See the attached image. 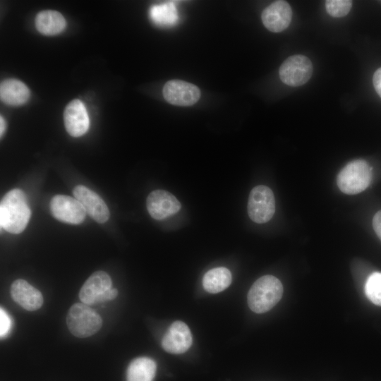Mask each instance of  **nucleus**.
<instances>
[{
  "instance_id": "obj_7",
  "label": "nucleus",
  "mask_w": 381,
  "mask_h": 381,
  "mask_svg": "<svg viewBox=\"0 0 381 381\" xmlns=\"http://www.w3.org/2000/svg\"><path fill=\"white\" fill-rule=\"evenodd\" d=\"M49 208L56 219L71 224L82 223L86 215L82 204L75 198L66 195H54L50 200Z\"/></svg>"
},
{
  "instance_id": "obj_5",
  "label": "nucleus",
  "mask_w": 381,
  "mask_h": 381,
  "mask_svg": "<svg viewBox=\"0 0 381 381\" xmlns=\"http://www.w3.org/2000/svg\"><path fill=\"white\" fill-rule=\"evenodd\" d=\"M248 214L252 221L263 224L270 221L275 212V199L272 190L267 186L254 187L248 201Z\"/></svg>"
},
{
  "instance_id": "obj_8",
  "label": "nucleus",
  "mask_w": 381,
  "mask_h": 381,
  "mask_svg": "<svg viewBox=\"0 0 381 381\" xmlns=\"http://www.w3.org/2000/svg\"><path fill=\"white\" fill-rule=\"evenodd\" d=\"M162 95L165 100L172 105L189 107L200 99L201 92L198 87L193 83L171 80L164 84Z\"/></svg>"
},
{
  "instance_id": "obj_6",
  "label": "nucleus",
  "mask_w": 381,
  "mask_h": 381,
  "mask_svg": "<svg viewBox=\"0 0 381 381\" xmlns=\"http://www.w3.org/2000/svg\"><path fill=\"white\" fill-rule=\"evenodd\" d=\"M313 64L306 56L295 54L288 57L280 66L279 74L281 80L292 87L306 83L313 74Z\"/></svg>"
},
{
  "instance_id": "obj_12",
  "label": "nucleus",
  "mask_w": 381,
  "mask_h": 381,
  "mask_svg": "<svg viewBox=\"0 0 381 381\" xmlns=\"http://www.w3.org/2000/svg\"><path fill=\"white\" fill-rule=\"evenodd\" d=\"M261 18L267 30L279 32L289 27L292 19V10L288 2L275 1L263 10Z\"/></svg>"
},
{
  "instance_id": "obj_20",
  "label": "nucleus",
  "mask_w": 381,
  "mask_h": 381,
  "mask_svg": "<svg viewBox=\"0 0 381 381\" xmlns=\"http://www.w3.org/2000/svg\"><path fill=\"white\" fill-rule=\"evenodd\" d=\"M150 17L155 24L163 27L172 26L178 20L177 11L171 1L153 5Z\"/></svg>"
},
{
  "instance_id": "obj_15",
  "label": "nucleus",
  "mask_w": 381,
  "mask_h": 381,
  "mask_svg": "<svg viewBox=\"0 0 381 381\" xmlns=\"http://www.w3.org/2000/svg\"><path fill=\"white\" fill-rule=\"evenodd\" d=\"M10 294L16 303L28 311L38 310L43 304L41 292L22 279L12 283Z\"/></svg>"
},
{
  "instance_id": "obj_17",
  "label": "nucleus",
  "mask_w": 381,
  "mask_h": 381,
  "mask_svg": "<svg viewBox=\"0 0 381 381\" xmlns=\"http://www.w3.org/2000/svg\"><path fill=\"white\" fill-rule=\"evenodd\" d=\"M35 23L37 30L45 35L59 34L66 26V21L61 13L53 10H44L38 13Z\"/></svg>"
},
{
  "instance_id": "obj_14",
  "label": "nucleus",
  "mask_w": 381,
  "mask_h": 381,
  "mask_svg": "<svg viewBox=\"0 0 381 381\" xmlns=\"http://www.w3.org/2000/svg\"><path fill=\"white\" fill-rule=\"evenodd\" d=\"M111 289V279L104 271L92 273L82 286L79 291V298L82 303L87 305L97 303L99 298Z\"/></svg>"
},
{
  "instance_id": "obj_24",
  "label": "nucleus",
  "mask_w": 381,
  "mask_h": 381,
  "mask_svg": "<svg viewBox=\"0 0 381 381\" xmlns=\"http://www.w3.org/2000/svg\"><path fill=\"white\" fill-rule=\"evenodd\" d=\"M373 226L375 232L381 241V210L376 212L373 219Z\"/></svg>"
},
{
  "instance_id": "obj_3",
  "label": "nucleus",
  "mask_w": 381,
  "mask_h": 381,
  "mask_svg": "<svg viewBox=\"0 0 381 381\" xmlns=\"http://www.w3.org/2000/svg\"><path fill=\"white\" fill-rule=\"evenodd\" d=\"M372 169L363 159L349 162L337 175V183L341 192L348 195L358 194L365 190L372 181Z\"/></svg>"
},
{
  "instance_id": "obj_13",
  "label": "nucleus",
  "mask_w": 381,
  "mask_h": 381,
  "mask_svg": "<svg viewBox=\"0 0 381 381\" xmlns=\"http://www.w3.org/2000/svg\"><path fill=\"white\" fill-rule=\"evenodd\" d=\"M66 131L73 137L84 135L89 128V116L83 103L78 99L70 102L64 112Z\"/></svg>"
},
{
  "instance_id": "obj_21",
  "label": "nucleus",
  "mask_w": 381,
  "mask_h": 381,
  "mask_svg": "<svg viewBox=\"0 0 381 381\" xmlns=\"http://www.w3.org/2000/svg\"><path fill=\"white\" fill-rule=\"evenodd\" d=\"M364 291L372 303L381 306V272H375L368 277Z\"/></svg>"
},
{
  "instance_id": "obj_25",
  "label": "nucleus",
  "mask_w": 381,
  "mask_h": 381,
  "mask_svg": "<svg viewBox=\"0 0 381 381\" xmlns=\"http://www.w3.org/2000/svg\"><path fill=\"white\" fill-rule=\"evenodd\" d=\"M373 82L377 93L381 97V67L374 73Z\"/></svg>"
},
{
  "instance_id": "obj_11",
  "label": "nucleus",
  "mask_w": 381,
  "mask_h": 381,
  "mask_svg": "<svg viewBox=\"0 0 381 381\" xmlns=\"http://www.w3.org/2000/svg\"><path fill=\"white\" fill-rule=\"evenodd\" d=\"M192 334L188 325L182 321H175L162 338V346L168 353L180 354L191 346Z\"/></svg>"
},
{
  "instance_id": "obj_9",
  "label": "nucleus",
  "mask_w": 381,
  "mask_h": 381,
  "mask_svg": "<svg viewBox=\"0 0 381 381\" xmlns=\"http://www.w3.org/2000/svg\"><path fill=\"white\" fill-rule=\"evenodd\" d=\"M146 206L150 216L157 220H163L176 214L181 203L176 198L164 190H155L147 198Z\"/></svg>"
},
{
  "instance_id": "obj_18",
  "label": "nucleus",
  "mask_w": 381,
  "mask_h": 381,
  "mask_svg": "<svg viewBox=\"0 0 381 381\" xmlns=\"http://www.w3.org/2000/svg\"><path fill=\"white\" fill-rule=\"evenodd\" d=\"M156 363L148 357L133 360L126 372L127 381H153L156 374Z\"/></svg>"
},
{
  "instance_id": "obj_23",
  "label": "nucleus",
  "mask_w": 381,
  "mask_h": 381,
  "mask_svg": "<svg viewBox=\"0 0 381 381\" xmlns=\"http://www.w3.org/2000/svg\"><path fill=\"white\" fill-rule=\"evenodd\" d=\"M11 320L5 310H0V335L3 337L7 334L11 327Z\"/></svg>"
},
{
  "instance_id": "obj_10",
  "label": "nucleus",
  "mask_w": 381,
  "mask_h": 381,
  "mask_svg": "<svg viewBox=\"0 0 381 381\" xmlns=\"http://www.w3.org/2000/svg\"><path fill=\"white\" fill-rule=\"evenodd\" d=\"M73 194L87 213L97 222L102 224L109 218V210L104 201L94 191L83 185L74 187Z\"/></svg>"
},
{
  "instance_id": "obj_19",
  "label": "nucleus",
  "mask_w": 381,
  "mask_h": 381,
  "mask_svg": "<svg viewBox=\"0 0 381 381\" xmlns=\"http://www.w3.org/2000/svg\"><path fill=\"white\" fill-rule=\"evenodd\" d=\"M231 279V272L227 268L216 267L205 274L202 285L208 293L217 294L226 289L230 285Z\"/></svg>"
},
{
  "instance_id": "obj_2",
  "label": "nucleus",
  "mask_w": 381,
  "mask_h": 381,
  "mask_svg": "<svg viewBox=\"0 0 381 381\" xmlns=\"http://www.w3.org/2000/svg\"><path fill=\"white\" fill-rule=\"evenodd\" d=\"M282 295L283 286L280 280L272 275H265L250 287L247 296L248 305L253 312L264 313L276 306Z\"/></svg>"
},
{
  "instance_id": "obj_16",
  "label": "nucleus",
  "mask_w": 381,
  "mask_h": 381,
  "mask_svg": "<svg viewBox=\"0 0 381 381\" xmlns=\"http://www.w3.org/2000/svg\"><path fill=\"white\" fill-rule=\"evenodd\" d=\"M30 96L28 87L20 80L9 78L1 83L0 98L8 105H22L29 99Z\"/></svg>"
},
{
  "instance_id": "obj_26",
  "label": "nucleus",
  "mask_w": 381,
  "mask_h": 381,
  "mask_svg": "<svg viewBox=\"0 0 381 381\" xmlns=\"http://www.w3.org/2000/svg\"><path fill=\"white\" fill-rule=\"evenodd\" d=\"M118 295V291L116 289H111L104 294H102L98 299L97 303L106 302L110 300H113Z\"/></svg>"
},
{
  "instance_id": "obj_22",
  "label": "nucleus",
  "mask_w": 381,
  "mask_h": 381,
  "mask_svg": "<svg viewBox=\"0 0 381 381\" xmlns=\"http://www.w3.org/2000/svg\"><path fill=\"white\" fill-rule=\"evenodd\" d=\"M327 12L332 17L340 18L346 16L352 6L349 0H327L325 1Z\"/></svg>"
},
{
  "instance_id": "obj_1",
  "label": "nucleus",
  "mask_w": 381,
  "mask_h": 381,
  "mask_svg": "<svg viewBox=\"0 0 381 381\" xmlns=\"http://www.w3.org/2000/svg\"><path fill=\"white\" fill-rule=\"evenodd\" d=\"M31 215L26 197L20 189L5 194L0 203L1 227L11 234H20L27 226Z\"/></svg>"
},
{
  "instance_id": "obj_4",
  "label": "nucleus",
  "mask_w": 381,
  "mask_h": 381,
  "mask_svg": "<svg viewBox=\"0 0 381 381\" xmlns=\"http://www.w3.org/2000/svg\"><path fill=\"white\" fill-rule=\"evenodd\" d=\"M66 324L71 333L79 338H85L97 332L102 325L100 315L83 303L73 304L66 315Z\"/></svg>"
},
{
  "instance_id": "obj_27",
  "label": "nucleus",
  "mask_w": 381,
  "mask_h": 381,
  "mask_svg": "<svg viewBox=\"0 0 381 381\" xmlns=\"http://www.w3.org/2000/svg\"><path fill=\"white\" fill-rule=\"evenodd\" d=\"M6 129V122L2 116H0V135L2 137Z\"/></svg>"
}]
</instances>
